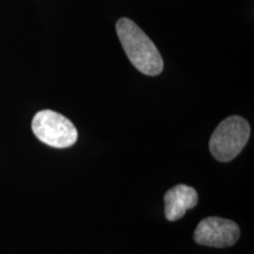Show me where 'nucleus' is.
Wrapping results in <instances>:
<instances>
[{
    "mask_svg": "<svg viewBox=\"0 0 254 254\" xmlns=\"http://www.w3.org/2000/svg\"><path fill=\"white\" fill-rule=\"evenodd\" d=\"M116 30L127 58L138 71L152 77L163 72L164 62L160 52L134 21L128 18L119 19Z\"/></svg>",
    "mask_w": 254,
    "mask_h": 254,
    "instance_id": "1",
    "label": "nucleus"
},
{
    "mask_svg": "<svg viewBox=\"0 0 254 254\" xmlns=\"http://www.w3.org/2000/svg\"><path fill=\"white\" fill-rule=\"evenodd\" d=\"M251 135L246 119L231 116L219 124L209 139V151L221 163L233 160L244 150Z\"/></svg>",
    "mask_w": 254,
    "mask_h": 254,
    "instance_id": "2",
    "label": "nucleus"
},
{
    "mask_svg": "<svg viewBox=\"0 0 254 254\" xmlns=\"http://www.w3.org/2000/svg\"><path fill=\"white\" fill-rule=\"evenodd\" d=\"M32 131L41 142L56 148L69 147L78 139V131L71 120L51 110L40 111L34 116Z\"/></svg>",
    "mask_w": 254,
    "mask_h": 254,
    "instance_id": "3",
    "label": "nucleus"
},
{
    "mask_svg": "<svg viewBox=\"0 0 254 254\" xmlns=\"http://www.w3.org/2000/svg\"><path fill=\"white\" fill-rule=\"evenodd\" d=\"M193 238L199 245L225 249L233 246L239 240L240 228L228 219L209 217L199 222Z\"/></svg>",
    "mask_w": 254,
    "mask_h": 254,
    "instance_id": "4",
    "label": "nucleus"
},
{
    "mask_svg": "<svg viewBox=\"0 0 254 254\" xmlns=\"http://www.w3.org/2000/svg\"><path fill=\"white\" fill-rule=\"evenodd\" d=\"M198 199V193L193 187L184 184L172 187L164 195L165 217L168 221L179 220L185 215L187 209L195 207Z\"/></svg>",
    "mask_w": 254,
    "mask_h": 254,
    "instance_id": "5",
    "label": "nucleus"
}]
</instances>
